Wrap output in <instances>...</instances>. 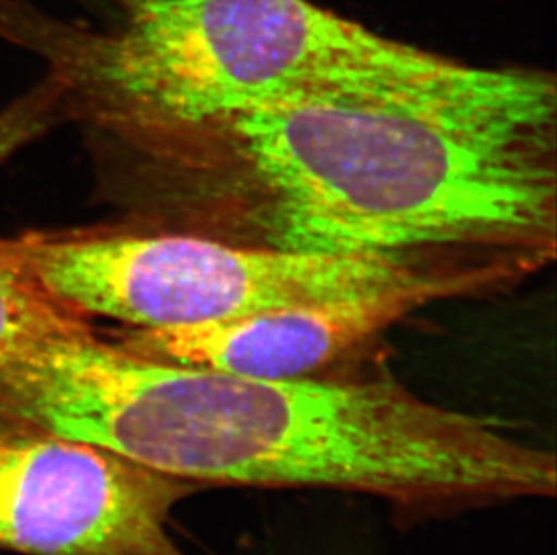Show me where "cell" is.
<instances>
[{
    "label": "cell",
    "mask_w": 557,
    "mask_h": 555,
    "mask_svg": "<svg viewBox=\"0 0 557 555\" xmlns=\"http://www.w3.org/2000/svg\"><path fill=\"white\" fill-rule=\"evenodd\" d=\"M224 141L260 195L271 246L485 285L556 257L553 74L446 58L248 115L202 156Z\"/></svg>",
    "instance_id": "obj_1"
},
{
    "label": "cell",
    "mask_w": 557,
    "mask_h": 555,
    "mask_svg": "<svg viewBox=\"0 0 557 555\" xmlns=\"http://www.w3.org/2000/svg\"><path fill=\"white\" fill-rule=\"evenodd\" d=\"M0 414L186 482L339 489L411 507L556 493V456L388 375L268 381L139 356L89 331L0 365Z\"/></svg>",
    "instance_id": "obj_2"
},
{
    "label": "cell",
    "mask_w": 557,
    "mask_h": 555,
    "mask_svg": "<svg viewBox=\"0 0 557 555\" xmlns=\"http://www.w3.org/2000/svg\"><path fill=\"white\" fill-rule=\"evenodd\" d=\"M0 40L59 85L101 172L191 170L248 115L446 60L312 0H112L103 26L0 0Z\"/></svg>",
    "instance_id": "obj_3"
},
{
    "label": "cell",
    "mask_w": 557,
    "mask_h": 555,
    "mask_svg": "<svg viewBox=\"0 0 557 555\" xmlns=\"http://www.w3.org/2000/svg\"><path fill=\"white\" fill-rule=\"evenodd\" d=\"M0 251L79 312L128 329H174L352 298L449 274L375 255L240 247L134 225L26 231Z\"/></svg>",
    "instance_id": "obj_4"
},
{
    "label": "cell",
    "mask_w": 557,
    "mask_h": 555,
    "mask_svg": "<svg viewBox=\"0 0 557 555\" xmlns=\"http://www.w3.org/2000/svg\"><path fill=\"white\" fill-rule=\"evenodd\" d=\"M197 483L0 414V551L188 555L170 525Z\"/></svg>",
    "instance_id": "obj_5"
},
{
    "label": "cell",
    "mask_w": 557,
    "mask_h": 555,
    "mask_svg": "<svg viewBox=\"0 0 557 555\" xmlns=\"http://www.w3.org/2000/svg\"><path fill=\"white\" fill-rule=\"evenodd\" d=\"M460 291L466 288L455 283H419L202 325L125 329L114 340L156 361L243 378L301 381L318 378L419 307Z\"/></svg>",
    "instance_id": "obj_6"
},
{
    "label": "cell",
    "mask_w": 557,
    "mask_h": 555,
    "mask_svg": "<svg viewBox=\"0 0 557 555\" xmlns=\"http://www.w3.org/2000/svg\"><path fill=\"white\" fill-rule=\"evenodd\" d=\"M90 320L0 252V362L51 337L92 329Z\"/></svg>",
    "instance_id": "obj_7"
},
{
    "label": "cell",
    "mask_w": 557,
    "mask_h": 555,
    "mask_svg": "<svg viewBox=\"0 0 557 555\" xmlns=\"http://www.w3.org/2000/svg\"><path fill=\"white\" fill-rule=\"evenodd\" d=\"M63 123L67 118L62 90L44 74L32 89L0 109V166Z\"/></svg>",
    "instance_id": "obj_8"
},
{
    "label": "cell",
    "mask_w": 557,
    "mask_h": 555,
    "mask_svg": "<svg viewBox=\"0 0 557 555\" xmlns=\"http://www.w3.org/2000/svg\"><path fill=\"white\" fill-rule=\"evenodd\" d=\"M79 2H84L90 10L98 11L103 18L111 15L112 0H79Z\"/></svg>",
    "instance_id": "obj_9"
}]
</instances>
